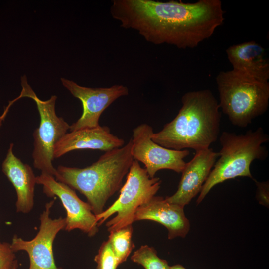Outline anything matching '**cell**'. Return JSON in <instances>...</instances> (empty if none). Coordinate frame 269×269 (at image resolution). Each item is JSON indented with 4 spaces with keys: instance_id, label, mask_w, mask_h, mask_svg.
Segmentation results:
<instances>
[{
    "instance_id": "cell-14",
    "label": "cell",
    "mask_w": 269,
    "mask_h": 269,
    "mask_svg": "<svg viewBox=\"0 0 269 269\" xmlns=\"http://www.w3.org/2000/svg\"><path fill=\"white\" fill-rule=\"evenodd\" d=\"M184 207L167 201L161 196L153 197L140 206L136 212L134 221L148 220L158 222L165 227L168 238H184L190 229V223L186 217Z\"/></svg>"
},
{
    "instance_id": "cell-16",
    "label": "cell",
    "mask_w": 269,
    "mask_h": 269,
    "mask_svg": "<svg viewBox=\"0 0 269 269\" xmlns=\"http://www.w3.org/2000/svg\"><path fill=\"white\" fill-rule=\"evenodd\" d=\"M13 147L14 144L10 143L2 163V171L15 189L17 211L26 213L33 207L36 177L31 167L15 155Z\"/></svg>"
},
{
    "instance_id": "cell-22",
    "label": "cell",
    "mask_w": 269,
    "mask_h": 269,
    "mask_svg": "<svg viewBox=\"0 0 269 269\" xmlns=\"http://www.w3.org/2000/svg\"><path fill=\"white\" fill-rule=\"evenodd\" d=\"M12 104L10 102H9V105L7 106V107H6V109L4 110V112L0 116V128L2 125V123L3 122V121L4 120V119L6 117V114L8 111V109L10 107V106L12 105Z\"/></svg>"
},
{
    "instance_id": "cell-6",
    "label": "cell",
    "mask_w": 269,
    "mask_h": 269,
    "mask_svg": "<svg viewBox=\"0 0 269 269\" xmlns=\"http://www.w3.org/2000/svg\"><path fill=\"white\" fill-rule=\"evenodd\" d=\"M161 184L159 178H150L145 169L134 160L118 199L106 210L95 215L98 226L115 213L116 216L106 223L108 232L132 225L138 209L155 196Z\"/></svg>"
},
{
    "instance_id": "cell-20",
    "label": "cell",
    "mask_w": 269,
    "mask_h": 269,
    "mask_svg": "<svg viewBox=\"0 0 269 269\" xmlns=\"http://www.w3.org/2000/svg\"><path fill=\"white\" fill-rule=\"evenodd\" d=\"M16 260L10 244L7 242L0 244V269H13Z\"/></svg>"
},
{
    "instance_id": "cell-12",
    "label": "cell",
    "mask_w": 269,
    "mask_h": 269,
    "mask_svg": "<svg viewBox=\"0 0 269 269\" xmlns=\"http://www.w3.org/2000/svg\"><path fill=\"white\" fill-rule=\"evenodd\" d=\"M219 155L211 148L196 151L182 171L176 192L165 199L184 207L199 193L208 177Z\"/></svg>"
},
{
    "instance_id": "cell-2",
    "label": "cell",
    "mask_w": 269,
    "mask_h": 269,
    "mask_svg": "<svg viewBox=\"0 0 269 269\" xmlns=\"http://www.w3.org/2000/svg\"><path fill=\"white\" fill-rule=\"evenodd\" d=\"M176 116L157 133L152 140L169 149L191 148L196 152L209 148L217 140L221 113L217 100L209 89L186 92Z\"/></svg>"
},
{
    "instance_id": "cell-5",
    "label": "cell",
    "mask_w": 269,
    "mask_h": 269,
    "mask_svg": "<svg viewBox=\"0 0 269 269\" xmlns=\"http://www.w3.org/2000/svg\"><path fill=\"white\" fill-rule=\"evenodd\" d=\"M216 80L219 107L234 126L245 128L267 111L269 82L247 78L233 70L220 72Z\"/></svg>"
},
{
    "instance_id": "cell-23",
    "label": "cell",
    "mask_w": 269,
    "mask_h": 269,
    "mask_svg": "<svg viewBox=\"0 0 269 269\" xmlns=\"http://www.w3.org/2000/svg\"><path fill=\"white\" fill-rule=\"evenodd\" d=\"M169 269H186L185 268L182 266L177 264V265H175L173 266L170 267Z\"/></svg>"
},
{
    "instance_id": "cell-19",
    "label": "cell",
    "mask_w": 269,
    "mask_h": 269,
    "mask_svg": "<svg viewBox=\"0 0 269 269\" xmlns=\"http://www.w3.org/2000/svg\"><path fill=\"white\" fill-rule=\"evenodd\" d=\"M94 261L97 265V269H116L119 265L108 240L101 245Z\"/></svg>"
},
{
    "instance_id": "cell-13",
    "label": "cell",
    "mask_w": 269,
    "mask_h": 269,
    "mask_svg": "<svg viewBox=\"0 0 269 269\" xmlns=\"http://www.w3.org/2000/svg\"><path fill=\"white\" fill-rule=\"evenodd\" d=\"M123 139L113 134L109 127L100 125L67 133L55 145L54 158L70 151L92 149L107 151L124 146Z\"/></svg>"
},
{
    "instance_id": "cell-4",
    "label": "cell",
    "mask_w": 269,
    "mask_h": 269,
    "mask_svg": "<svg viewBox=\"0 0 269 269\" xmlns=\"http://www.w3.org/2000/svg\"><path fill=\"white\" fill-rule=\"evenodd\" d=\"M269 140L268 135L262 127L254 131L249 130L242 134L223 132L219 137L220 157L203 185L197 204L200 203L218 184L238 177L253 179L251 164L255 160H264L267 157L268 150L262 144Z\"/></svg>"
},
{
    "instance_id": "cell-25",
    "label": "cell",
    "mask_w": 269,
    "mask_h": 269,
    "mask_svg": "<svg viewBox=\"0 0 269 269\" xmlns=\"http://www.w3.org/2000/svg\"><path fill=\"white\" fill-rule=\"evenodd\" d=\"M0 243H1V242H0Z\"/></svg>"
},
{
    "instance_id": "cell-17",
    "label": "cell",
    "mask_w": 269,
    "mask_h": 269,
    "mask_svg": "<svg viewBox=\"0 0 269 269\" xmlns=\"http://www.w3.org/2000/svg\"><path fill=\"white\" fill-rule=\"evenodd\" d=\"M133 232L132 225L110 232L108 241L119 264L126 261L134 248Z\"/></svg>"
},
{
    "instance_id": "cell-3",
    "label": "cell",
    "mask_w": 269,
    "mask_h": 269,
    "mask_svg": "<svg viewBox=\"0 0 269 269\" xmlns=\"http://www.w3.org/2000/svg\"><path fill=\"white\" fill-rule=\"evenodd\" d=\"M131 138L121 147L106 151L91 165L83 168L59 165L55 179L84 195L93 213L104 211L108 199L121 187L134 160Z\"/></svg>"
},
{
    "instance_id": "cell-18",
    "label": "cell",
    "mask_w": 269,
    "mask_h": 269,
    "mask_svg": "<svg viewBox=\"0 0 269 269\" xmlns=\"http://www.w3.org/2000/svg\"><path fill=\"white\" fill-rule=\"evenodd\" d=\"M134 263L142 265L145 269H169L167 262L160 258L157 251L147 245L141 246L131 257Z\"/></svg>"
},
{
    "instance_id": "cell-21",
    "label": "cell",
    "mask_w": 269,
    "mask_h": 269,
    "mask_svg": "<svg viewBox=\"0 0 269 269\" xmlns=\"http://www.w3.org/2000/svg\"><path fill=\"white\" fill-rule=\"evenodd\" d=\"M256 181V185L258 187V193L257 195L259 198L260 199L267 200V196H268L269 192V185L267 182H259Z\"/></svg>"
},
{
    "instance_id": "cell-15",
    "label": "cell",
    "mask_w": 269,
    "mask_h": 269,
    "mask_svg": "<svg viewBox=\"0 0 269 269\" xmlns=\"http://www.w3.org/2000/svg\"><path fill=\"white\" fill-rule=\"evenodd\" d=\"M228 59L236 73L260 82L269 79V62L265 49L253 41L232 45L226 50Z\"/></svg>"
},
{
    "instance_id": "cell-7",
    "label": "cell",
    "mask_w": 269,
    "mask_h": 269,
    "mask_svg": "<svg viewBox=\"0 0 269 269\" xmlns=\"http://www.w3.org/2000/svg\"><path fill=\"white\" fill-rule=\"evenodd\" d=\"M21 91L17 97H28L36 104L40 115V124L33 133L32 152L34 167L51 175L55 176L56 169L52 164L53 150L55 144L67 133L70 125L55 111L56 95H52L47 100L39 99L27 82L26 76L21 78Z\"/></svg>"
},
{
    "instance_id": "cell-1",
    "label": "cell",
    "mask_w": 269,
    "mask_h": 269,
    "mask_svg": "<svg viewBox=\"0 0 269 269\" xmlns=\"http://www.w3.org/2000/svg\"><path fill=\"white\" fill-rule=\"evenodd\" d=\"M110 11L122 27L135 30L147 42L181 49L196 47L224 20L220 0H114Z\"/></svg>"
},
{
    "instance_id": "cell-24",
    "label": "cell",
    "mask_w": 269,
    "mask_h": 269,
    "mask_svg": "<svg viewBox=\"0 0 269 269\" xmlns=\"http://www.w3.org/2000/svg\"><path fill=\"white\" fill-rule=\"evenodd\" d=\"M18 262H17V261L16 260L14 264L13 269H18Z\"/></svg>"
},
{
    "instance_id": "cell-11",
    "label": "cell",
    "mask_w": 269,
    "mask_h": 269,
    "mask_svg": "<svg viewBox=\"0 0 269 269\" xmlns=\"http://www.w3.org/2000/svg\"><path fill=\"white\" fill-rule=\"evenodd\" d=\"M60 80L63 86L82 104V115L76 122L70 125V131L99 126V119L104 110L117 99L129 94L128 87L123 85L90 88L80 86L64 78Z\"/></svg>"
},
{
    "instance_id": "cell-8",
    "label": "cell",
    "mask_w": 269,
    "mask_h": 269,
    "mask_svg": "<svg viewBox=\"0 0 269 269\" xmlns=\"http://www.w3.org/2000/svg\"><path fill=\"white\" fill-rule=\"evenodd\" d=\"M152 127L141 124L133 130L131 153L134 160L141 162L150 178L162 169L181 173L186 162L184 159L190 152L188 150H176L164 147L152 140Z\"/></svg>"
},
{
    "instance_id": "cell-10",
    "label": "cell",
    "mask_w": 269,
    "mask_h": 269,
    "mask_svg": "<svg viewBox=\"0 0 269 269\" xmlns=\"http://www.w3.org/2000/svg\"><path fill=\"white\" fill-rule=\"evenodd\" d=\"M36 180L37 184L43 186V192L47 196H57L61 201L67 215L64 230L79 229L90 237L96 234L99 226L95 215L90 205L81 200L73 189L45 173L41 172Z\"/></svg>"
},
{
    "instance_id": "cell-9",
    "label": "cell",
    "mask_w": 269,
    "mask_h": 269,
    "mask_svg": "<svg viewBox=\"0 0 269 269\" xmlns=\"http://www.w3.org/2000/svg\"><path fill=\"white\" fill-rule=\"evenodd\" d=\"M55 199L45 205V209L40 215L39 231L34 238L25 241L15 235L10 246L15 252L25 251L29 256L30 265L28 269H62L55 263L53 244L57 233L66 226L65 218L52 219L50 209Z\"/></svg>"
}]
</instances>
